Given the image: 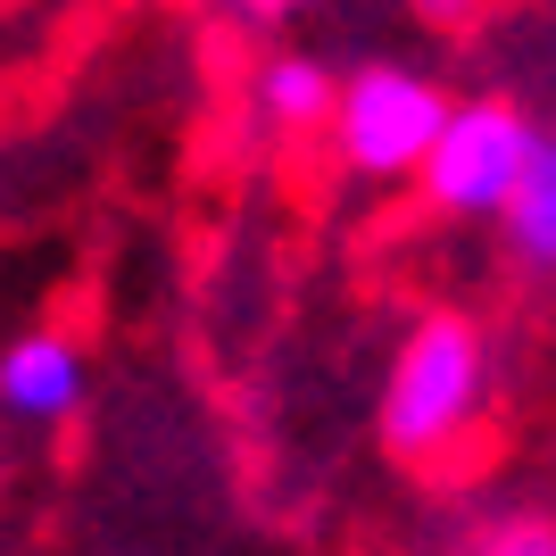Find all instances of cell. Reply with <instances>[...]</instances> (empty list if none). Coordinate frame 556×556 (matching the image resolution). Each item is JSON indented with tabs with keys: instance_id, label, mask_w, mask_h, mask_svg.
I'll list each match as a JSON object with an SVG mask.
<instances>
[{
	"instance_id": "obj_5",
	"label": "cell",
	"mask_w": 556,
	"mask_h": 556,
	"mask_svg": "<svg viewBox=\"0 0 556 556\" xmlns=\"http://www.w3.org/2000/svg\"><path fill=\"white\" fill-rule=\"evenodd\" d=\"M498 216H507V241L532 257V266L556 257V150H548V141L523 159V175H515V191H507V208H498Z\"/></svg>"
},
{
	"instance_id": "obj_1",
	"label": "cell",
	"mask_w": 556,
	"mask_h": 556,
	"mask_svg": "<svg viewBox=\"0 0 556 556\" xmlns=\"http://www.w3.org/2000/svg\"><path fill=\"white\" fill-rule=\"evenodd\" d=\"M473 407H482V341H473V325H457V316L416 325V341L399 349L391 399H382L391 448L424 457V448L457 441L465 424H473Z\"/></svg>"
},
{
	"instance_id": "obj_2",
	"label": "cell",
	"mask_w": 556,
	"mask_h": 556,
	"mask_svg": "<svg viewBox=\"0 0 556 556\" xmlns=\"http://www.w3.org/2000/svg\"><path fill=\"white\" fill-rule=\"evenodd\" d=\"M532 150H540V134L507 109V100H465V109H448V125L432 134V150H424L416 175L448 216H498Z\"/></svg>"
},
{
	"instance_id": "obj_8",
	"label": "cell",
	"mask_w": 556,
	"mask_h": 556,
	"mask_svg": "<svg viewBox=\"0 0 556 556\" xmlns=\"http://www.w3.org/2000/svg\"><path fill=\"white\" fill-rule=\"evenodd\" d=\"M241 9H250V17H282V9H291V0H241Z\"/></svg>"
},
{
	"instance_id": "obj_3",
	"label": "cell",
	"mask_w": 556,
	"mask_h": 556,
	"mask_svg": "<svg viewBox=\"0 0 556 556\" xmlns=\"http://www.w3.org/2000/svg\"><path fill=\"white\" fill-rule=\"evenodd\" d=\"M332 125H341V150L357 175H407V166H424L432 134L448 125V100L407 67H366L332 100Z\"/></svg>"
},
{
	"instance_id": "obj_6",
	"label": "cell",
	"mask_w": 556,
	"mask_h": 556,
	"mask_svg": "<svg viewBox=\"0 0 556 556\" xmlns=\"http://www.w3.org/2000/svg\"><path fill=\"white\" fill-rule=\"evenodd\" d=\"M257 109L275 116V125H316V116H332V75L316 59H266Z\"/></svg>"
},
{
	"instance_id": "obj_4",
	"label": "cell",
	"mask_w": 556,
	"mask_h": 556,
	"mask_svg": "<svg viewBox=\"0 0 556 556\" xmlns=\"http://www.w3.org/2000/svg\"><path fill=\"white\" fill-rule=\"evenodd\" d=\"M84 399V357L59 332H25L9 357H0V407L25 424H59Z\"/></svg>"
},
{
	"instance_id": "obj_7",
	"label": "cell",
	"mask_w": 556,
	"mask_h": 556,
	"mask_svg": "<svg viewBox=\"0 0 556 556\" xmlns=\"http://www.w3.org/2000/svg\"><path fill=\"white\" fill-rule=\"evenodd\" d=\"M482 556H556V540L540 532V523H515V532H498Z\"/></svg>"
}]
</instances>
